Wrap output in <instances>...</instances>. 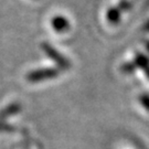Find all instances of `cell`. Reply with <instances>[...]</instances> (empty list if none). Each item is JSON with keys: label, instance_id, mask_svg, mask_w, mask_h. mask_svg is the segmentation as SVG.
<instances>
[{"label": "cell", "instance_id": "obj_1", "mask_svg": "<svg viewBox=\"0 0 149 149\" xmlns=\"http://www.w3.org/2000/svg\"><path fill=\"white\" fill-rule=\"evenodd\" d=\"M58 75V71L54 69H40L36 71H31L27 75V80L30 83H38L40 81L52 79Z\"/></svg>", "mask_w": 149, "mask_h": 149}, {"label": "cell", "instance_id": "obj_2", "mask_svg": "<svg viewBox=\"0 0 149 149\" xmlns=\"http://www.w3.org/2000/svg\"><path fill=\"white\" fill-rule=\"evenodd\" d=\"M42 49L47 52V54H48L49 56H50L51 59H53L59 65H61V66H68L66 61H65V60H64L63 58H62V56H61L53 48H52V47H50L49 44L44 43V44H42Z\"/></svg>", "mask_w": 149, "mask_h": 149}, {"label": "cell", "instance_id": "obj_3", "mask_svg": "<svg viewBox=\"0 0 149 149\" xmlns=\"http://www.w3.org/2000/svg\"><path fill=\"white\" fill-rule=\"evenodd\" d=\"M20 111V105L19 104H11L9 106H7L5 109H2L0 112V120H5L6 118L10 117L11 115H15Z\"/></svg>", "mask_w": 149, "mask_h": 149}, {"label": "cell", "instance_id": "obj_4", "mask_svg": "<svg viewBox=\"0 0 149 149\" xmlns=\"http://www.w3.org/2000/svg\"><path fill=\"white\" fill-rule=\"evenodd\" d=\"M52 26H53L55 31L61 32V31H64L68 28L69 23H68V21L64 19L63 17H55V18H53V20H52Z\"/></svg>", "mask_w": 149, "mask_h": 149}, {"label": "cell", "instance_id": "obj_5", "mask_svg": "<svg viewBox=\"0 0 149 149\" xmlns=\"http://www.w3.org/2000/svg\"><path fill=\"white\" fill-rule=\"evenodd\" d=\"M11 129H12V128L9 127V125H6L2 120H0V132H1V130H11Z\"/></svg>", "mask_w": 149, "mask_h": 149}]
</instances>
